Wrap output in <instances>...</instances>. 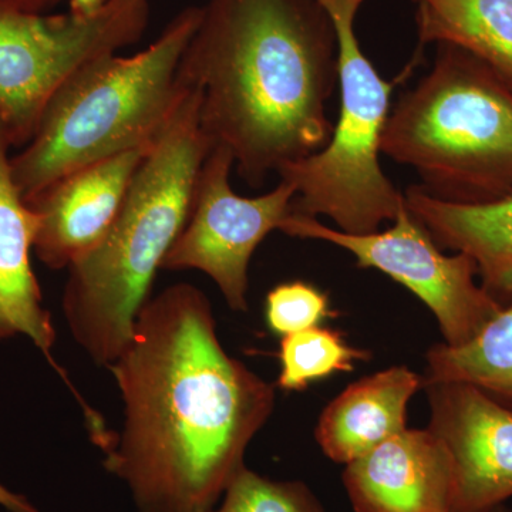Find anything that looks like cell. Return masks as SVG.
Segmentation results:
<instances>
[{"label": "cell", "mask_w": 512, "mask_h": 512, "mask_svg": "<svg viewBox=\"0 0 512 512\" xmlns=\"http://www.w3.org/2000/svg\"><path fill=\"white\" fill-rule=\"evenodd\" d=\"M107 369L124 423L104 468L137 512H210L274 413L275 387L228 355L207 295L185 282L148 299Z\"/></svg>", "instance_id": "6da1fadb"}, {"label": "cell", "mask_w": 512, "mask_h": 512, "mask_svg": "<svg viewBox=\"0 0 512 512\" xmlns=\"http://www.w3.org/2000/svg\"><path fill=\"white\" fill-rule=\"evenodd\" d=\"M181 74L200 93L202 130L249 187L328 147L338 45L315 0H207Z\"/></svg>", "instance_id": "7a4b0ae2"}, {"label": "cell", "mask_w": 512, "mask_h": 512, "mask_svg": "<svg viewBox=\"0 0 512 512\" xmlns=\"http://www.w3.org/2000/svg\"><path fill=\"white\" fill-rule=\"evenodd\" d=\"M212 146L192 87L138 168L106 237L70 266L64 318L96 365L109 367L130 342L154 278L190 217L195 181Z\"/></svg>", "instance_id": "3957f363"}, {"label": "cell", "mask_w": 512, "mask_h": 512, "mask_svg": "<svg viewBox=\"0 0 512 512\" xmlns=\"http://www.w3.org/2000/svg\"><path fill=\"white\" fill-rule=\"evenodd\" d=\"M201 16L202 6H188L143 52L97 57L56 90L35 136L10 157L23 200L64 175L160 137L191 92L181 60Z\"/></svg>", "instance_id": "277c9868"}, {"label": "cell", "mask_w": 512, "mask_h": 512, "mask_svg": "<svg viewBox=\"0 0 512 512\" xmlns=\"http://www.w3.org/2000/svg\"><path fill=\"white\" fill-rule=\"evenodd\" d=\"M436 46L429 73L390 110L380 153L439 200H500L512 192V90L461 47Z\"/></svg>", "instance_id": "5b68a950"}, {"label": "cell", "mask_w": 512, "mask_h": 512, "mask_svg": "<svg viewBox=\"0 0 512 512\" xmlns=\"http://www.w3.org/2000/svg\"><path fill=\"white\" fill-rule=\"evenodd\" d=\"M328 13L338 45L339 117L328 147L279 171L295 185L292 214L326 215L339 231L365 235L396 220L403 192L380 165V138L390 114L393 83L367 59L356 16L365 0H315Z\"/></svg>", "instance_id": "8992f818"}, {"label": "cell", "mask_w": 512, "mask_h": 512, "mask_svg": "<svg viewBox=\"0 0 512 512\" xmlns=\"http://www.w3.org/2000/svg\"><path fill=\"white\" fill-rule=\"evenodd\" d=\"M148 20V0H109L89 19L0 6V120L12 146L32 140L47 103L73 73L134 45Z\"/></svg>", "instance_id": "52a82bcc"}, {"label": "cell", "mask_w": 512, "mask_h": 512, "mask_svg": "<svg viewBox=\"0 0 512 512\" xmlns=\"http://www.w3.org/2000/svg\"><path fill=\"white\" fill-rule=\"evenodd\" d=\"M279 231L336 245L355 256L360 268L377 269L399 282L436 316L446 345L470 342L503 309L477 284L476 262L461 252L443 254L406 205L392 227L372 234H346L298 214L289 215Z\"/></svg>", "instance_id": "ba28073f"}, {"label": "cell", "mask_w": 512, "mask_h": 512, "mask_svg": "<svg viewBox=\"0 0 512 512\" xmlns=\"http://www.w3.org/2000/svg\"><path fill=\"white\" fill-rule=\"evenodd\" d=\"M234 156L214 144L201 165L190 217L161 269H197L218 285L232 311H248V268L266 235L292 214L295 185L281 180L274 190L245 198L232 190Z\"/></svg>", "instance_id": "9c48e42d"}, {"label": "cell", "mask_w": 512, "mask_h": 512, "mask_svg": "<svg viewBox=\"0 0 512 512\" xmlns=\"http://www.w3.org/2000/svg\"><path fill=\"white\" fill-rule=\"evenodd\" d=\"M430 421L453 464V512H480L512 497V409L467 383H424Z\"/></svg>", "instance_id": "30bf717a"}, {"label": "cell", "mask_w": 512, "mask_h": 512, "mask_svg": "<svg viewBox=\"0 0 512 512\" xmlns=\"http://www.w3.org/2000/svg\"><path fill=\"white\" fill-rule=\"evenodd\" d=\"M153 144L64 175L26 201L37 217L33 251L42 264L69 269L103 241Z\"/></svg>", "instance_id": "8fae6325"}, {"label": "cell", "mask_w": 512, "mask_h": 512, "mask_svg": "<svg viewBox=\"0 0 512 512\" xmlns=\"http://www.w3.org/2000/svg\"><path fill=\"white\" fill-rule=\"evenodd\" d=\"M356 512H453V464L429 429L400 431L346 464Z\"/></svg>", "instance_id": "7c38bea8"}, {"label": "cell", "mask_w": 512, "mask_h": 512, "mask_svg": "<svg viewBox=\"0 0 512 512\" xmlns=\"http://www.w3.org/2000/svg\"><path fill=\"white\" fill-rule=\"evenodd\" d=\"M12 147L5 124L0 120V342L18 335L32 340L72 390L86 420H93L96 410L84 402L52 356L56 330L52 315L43 306L42 291L30 262L37 217L13 181L9 156Z\"/></svg>", "instance_id": "4fadbf2b"}, {"label": "cell", "mask_w": 512, "mask_h": 512, "mask_svg": "<svg viewBox=\"0 0 512 512\" xmlns=\"http://www.w3.org/2000/svg\"><path fill=\"white\" fill-rule=\"evenodd\" d=\"M406 208L439 247L476 262L485 292L501 306L512 302V192L487 204H457L420 185L403 192Z\"/></svg>", "instance_id": "5bb4252c"}, {"label": "cell", "mask_w": 512, "mask_h": 512, "mask_svg": "<svg viewBox=\"0 0 512 512\" xmlns=\"http://www.w3.org/2000/svg\"><path fill=\"white\" fill-rule=\"evenodd\" d=\"M423 386L406 366H393L350 384L320 414L315 436L325 456L348 464L406 430L407 404Z\"/></svg>", "instance_id": "9a60e30c"}, {"label": "cell", "mask_w": 512, "mask_h": 512, "mask_svg": "<svg viewBox=\"0 0 512 512\" xmlns=\"http://www.w3.org/2000/svg\"><path fill=\"white\" fill-rule=\"evenodd\" d=\"M420 46L461 47L512 90V0H412Z\"/></svg>", "instance_id": "2e32d148"}, {"label": "cell", "mask_w": 512, "mask_h": 512, "mask_svg": "<svg viewBox=\"0 0 512 512\" xmlns=\"http://www.w3.org/2000/svg\"><path fill=\"white\" fill-rule=\"evenodd\" d=\"M426 362L423 384H471L512 409V302L470 342L434 345L427 352Z\"/></svg>", "instance_id": "e0dca14e"}, {"label": "cell", "mask_w": 512, "mask_h": 512, "mask_svg": "<svg viewBox=\"0 0 512 512\" xmlns=\"http://www.w3.org/2000/svg\"><path fill=\"white\" fill-rule=\"evenodd\" d=\"M278 356L281 373L276 384L279 389L299 392L333 373L350 372L357 360L369 355L348 345L336 330L315 326L284 336Z\"/></svg>", "instance_id": "ac0fdd59"}, {"label": "cell", "mask_w": 512, "mask_h": 512, "mask_svg": "<svg viewBox=\"0 0 512 512\" xmlns=\"http://www.w3.org/2000/svg\"><path fill=\"white\" fill-rule=\"evenodd\" d=\"M220 501L210 512H325L302 481L271 480L247 466L229 483Z\"/></svg>", "instance_id": "d6986e66"}, {"label": "cell", "mask_w": 512, "mask_h": 512, "mask_svg": "<svg viewBox=\"0 0 512 512\" xmlns=\"http://www.w3.org/2000/svg\"><path fill=\"white\" fill-rule=\"evenodd\" d=\"M332 315L328 295L308 282H285L266 296V323L282 338L320 326Z\"/></svg>", "instance_id": "ffe728a7"}, {"label": "cell", "mask_w": 512, "mask_h": 512, "mask_svg": "<svg viewBox=\"0 0 512 512\" xmlns=\"http://www.w3.org/2000/svg\"><path fill=\"white\" fill-rule=\"evenodd\" d=\"M60 3L62 0H0V6L20 10V12L37 13V15H45Z\"/></svg>", "instance_id": "44dd1931"}, {"label": "cell", "mask_w": 512, "mask_h": 512, "mask_svg": "<svg viewBox=\"0 0 512 512\" xmlns=\"http://www.w3.org/2000/svg\"><path fill=\"white\" fill-rule=\"evenodd\" d=\"M0 507L9 512H40L25 495L13 493L0 484Z\"/></svg>", "instance_id": "7402d4cb"}, {"label": "cell", "mask_w": 512, "mask_h": 512, "mask_svg": "<svg viewBox=\"0 0 512 512\" xmlns=\"http://www.w3.org/2000/svg\"><path fill=\"white\" fill-rule=\"evenodd\" d=\"M109 0H69V10L77 18L89 19L99 15Z\"/></svg>", "instance_id": "603a6c76"}, {"label": "cell", "mask_w": 512, "mask_h": 512, "mask_svg": "<svg viewBox=\"0 0 512 512\" xmlns=\"http://www.w3.org/2000/svg\"><path fill=\"white\" fill-rule=\"evenodd\" d=\"M480 512H512L510 508L505 507V504L497 505V507L488 508V510Z\"/></svg>", "instance_id": "cb8c5ba5"}]
</instances>
